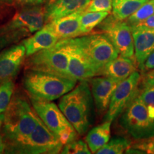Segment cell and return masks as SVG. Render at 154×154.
I'll return each mask as SVG.
<instances>
[{"label":"cell","instance_id":"obj_7","mask_svg":"<svg viewBox=\"0 0 154 154\" xmlns=\"http://www.w3.org/2000/svg\"><path fill=\"white\" fill-rule=\"evenodd\" d=\"M45 9L39 5L31 6L19 11L13 19L0 29L16 42L19 38L35 33L45 23Z\"/></svg>","mask_w":154,"mask_h":154},{"label":"cell","instance_id":"obj_32","mask_svg":"<svg viewBox=\"0 0 154 154\" xmlns=\"http://www.w3.org/2000/svg\"><path fill=\"white\" fill-rule=\"evenodd\" d=\"M45 0H17V3L23 7H31V6L40 5L44 2Z\"/></svg>","mask_w":154,"mask_h":154},{"label":"cell","instance_id":"obj_5","mask_svg":"<svg viewBox=\"0 0 154 154\" xmlns=\"http://www.w3.org/2000/svg\"><path fill=\"white\" fill-rule=\"evenodd\" d=\"M69 59V38L60 39L54 47L27 57L24 66L26 69L71 78L67 73Z\"/></svg>","mask_w":154,"mask_h":154},{"label":"cell","instance_id":"obj_2","mask_svg":"<svg viewBox=\"0 0 154 154\" xmlns=\"http://www.w3.org/2000/svg\"><path fill=\"white\" fill-rule=\"evenodd\" d=\"M78 81L40 71L26 69L23 85L30 99L51 101L72 90Z\"/></svg>","mask_w":154,"mask_h":154},{"label":"cell","instance_id":"obj_21","mask_svg":"<svg viewBox=\"0 0 154 154\" xmlns=\"http://www.w3.org/2000/svg\"><path fill=\"white\" fill-rule=\"evenodd\" d=\"M149 0H113L112 16L118 20L127 19Z\"/></svg>","mask_w":154,"mask_h":154},{"label":"cell","instance_id":"obj_23","mask_svg":"<svg viewBox=\"0 0 154 154\" xmlns=\"http://www.w3.org/2000/svg\"><path fill=\"white\" fill-rule=\"evenodd\" d=\"M131 143L126 138L115 137L96 151L97 154H121L126 151L131 147Z\"/></svg>","mask_w":154,"mask_h":154},{"label":"cell","instance_id":"obj_39","mask_svg":"<svg viewBox=\"0 0 154 154\" xmlns=\"http://www.w3.org/2000/svg\"><path fill=\"white\" fill-rule=\"evenodd\" d=\"M55 1H57V0H50L49 3H52V2H55Z\"/></svg>","mask_w":154,"mask_h":154},{"label":"cell","instance_id":"obj_27","mask_svg":"<svg viewBox=\"0 0 154 154\" xmlns=\"http://www.w3.org/2000/svg\"><path fill=\"white\" fill-rule=\"evenodd\" d=\"M138 96L145 103L154 119V86L144 83L143 89L138 92Z\"/></svg>","mask_w":154,"mask_h":154},{"label":"cell","instance_id":"obj_37","mask_svg":"<svg viewBox=\"0 0 154 154\" xmlns=\"http://www.w3.org/2000/svg\"><path fill=\"white\" fill-rule=\"evenodd\" d=\"M14 0H0V5H11Z\"/></svg>","mask_w":154,"mask_h":154},{"label":"cell","instance_id":"obj_11","mask_svg":"<svg viewBox=\"0 0 154 154\" xmlns=\"http://www.w3.org/2000/svg\"><path fill=\"white\" fill-rule=\"evenodd\" d=\"M140 81L141 75L138 72H136L119 83L111 97L103 121L112 122L121 114L128 103L138 95Z\"/></svg>","mask_w":154,"mask_h":154},{"label":"cell","instance_id":"obj_13","mask_svg":"<svg viewBox=\"0 0 154 154\" xmlns=\"http://www.w3.org/2000/svg\"><path fill=\"white\" fill-rule=\"evenodd\" d=\"M26 57V49L22 44L0 51V85L13 81L22 68Z\"/></svg>","mask_w":154,"mask_h":154},{"label":"cell","instance_id":"obj_28","mask_svg":"<svg viewBox=\"0 0 154 154\" xmlns=\"http://www.w3.org/2000/svg\"><path fill=\"white\" fill-rule=\"evenodd\" d=\"M113 0H91L85 9L86 11H112Z\"/></svg>","mask_w":154,"mask_h":154},{"label":"cell","instance_id":"obj_30","mask_svg":"<svg viewBox=\"0 0 154 154\" xmlns=\"http://www.w3.org/2000/svg\"><path fill=\"white\" fill-rule=\"evenodd\" d=\"M131 27L154 29V14L149 17V18L145 19V20L142 21V22L131 26Z\"/></svg>","mask_w":154,"mask_h":154},{"label":"cell","instance_id":"obj_19","mask_svg":"<svg viewBox=\"0 0 154 154\" xmlns=\"http://www.w3.org/2000/svg\"><path fill=\"white\" fill-rule=\"evenodd\" d=\"M91 0H57L49 3L45 9V22L67 16L76 11L85 10Z\"/></svg>","mask_w":154,"mask_h":154},{"label":"cell","instance_id":"obj_16","mask_svg":"<svg viewBox=\"0 0 154 154\" xmlns=\"http://www.w3.org/2000/svg\"><path fill=\"white\" fill-rule=\"evenodd\" d=\"M84 11H76L67 16L54 19L48 22V24L59 40L78 37L81 36V16Z\"/></svg>","mask_w":154,"mask_h":154},{"label":"cell","instance_id":"obj_18","mask_svg":"<svg viewBox=\"0 0 154 154\" xmlns=\"http://www.w3.org/2000/svg\"><path fill=\"white\" fill-rule=\"evenodd\" d=\"M59 40L47 23L33 36L23 40L22 43L26 49V57H27L41 50L54 47Z\"/></svg>","mask_w":154,"mask_h":154},{"label":"cell","instance_id":"obj_24","mask_svg":"<svg viewBox=\"0 0 154 154\" xmlns=\"http://www.w3.org/2000/svg\"><path fill=\"white\" fill-rule=\"evenodd\" d=\"M154 14V0H149L143 4L134 14L126 19L131 26L145 20Z\"/></svg>","mask_w":154,"mask_h":154},{"label":"cell","instance_id":"obj_34","mask_svg":"<svg viewBox=\"0 0 154 154\" xmlns=\"http://www.w3.org/2000/svg\"><path fill=\"white\" fill-rule=\"evenodd\" d=\"M144 83L154 86V76L150 74H148L147 76H146V80L145 82H144Z\"/></svg>","mask_w":154,"mask_h":154},{"label":"cell","instance_id":"obj_33","mask_svg":"<svg viewBox=\"0 0 154 154\" xmlns=\"http://www.w3.org/2000/svg\"><path fill=\"white\" fill-rule=\"evenodd\" d=\"M13 42H14V41L8 35L0 34V50L7 47L9 44L13 43Z\"/></svg>","mask_w":154,"mask_h":154},{"label":"cell","instance_id":"obj_10","mask_svg":"<svg viewBox=\"0 0 154 154\" xmlns=\"http://www.w3.org/2000/svg\"><path fill=\"white\" fill-rule=\"evenodd\" d=\"M99 27L111 40L119 55L136 61L132 29L126 21L118 20L111 15L100 23Z\"/></svg>","mask_w":154,"mask_h":154},{"label":"cell","instance_id":"obj_38","mask_svg":"<svg viewBox=\"0 0 154 154\" xmlns=\"http://www.w3.org/2000/svg\"><path fill=\"white\" fill-rule=\"evenodd\" d=\"M149 74H151V75H153V76H154V70H153L151 72H150V73H149Z\"/></svg>","mask_w":154,"mask_h":154},{"label":"cell","instance_id":"obj_4","mask_svg":"<svg viewBox=\"0 0 154 154\" xmlns=\"http://www.w3.org/2000/svg\"><path fill=\"white\" fill-rule=\"evenodd\" d=\"M120 115L119 125L133 139L144 140L154 138V119L138 95Z\"/></svg>","mask_w":154,"mask_h":154},{"label":"cell","instance_id":"obj_29","mask_svg":"<svg viewBox=\"0 0 154 154\" xmlns=\"http://www.w3.org/2000/svg\"><path fill=\"white\" fill-rule=\"evenodd\" d=\"M133 147L144 153L154 154V138L144 140V141L135 144Z\"/></svg>","mask_w":154,"mask_h":154},{"label":"cell","instance_id":"obj_12","mask_svg":"<svg viewBox=\"0 0 154 154\" xmlns=\"http://www.w3.org/2000/svg\"><path fill=\"white\" fill-rule=\"evenodd\" d=\"M69 59L67 73L77 81L89 80L98 76V72L84 54L76 38H69Z\"/></svg>","mask_w":154,"mask_h":154},{"label":"cell","instance_id":"obj_35","mask_svg":"<svg viewBox=\"0 0 154 154\" xmlns=\"http://www.w3.org/2000/svg\"><path fill=\"white\" fill-rule=\"evenodd\" d=\"M5 143H4L2 136V134H0V153H5Z\"/></svg>","mask_w":154,"mask_h":154},{"label":"cell","instance_id":"obj_8","mask_svg":"<svg viewBox=\"0 0 154 154\" xmlns=\"http://www.w3.org/2000/svg\"><path fill=\"white\" fill-rule=\"evenodd\" d=\"M76 41L96 69L99 76L101 69L119 56L112 42L104 33H96L76 37Z\"/></svg>","mask_w":154,"mask_h":154},{"label":"cell","instance_id":"obj_20","mask_svg":"<svg viewBox=\"0 0 154 154\" xmlns=\"http://www.w3.org/2000/svg\"><path fill=\"white\" fill-rule=\"evenodd\" d=\"M111 121H103V124L94 127L88 131L86 143L91 153H96L111 139Z\"/></svg>","mask_w":154,"mask_h":154},{"label":"cell","instance_id":"obj_22","mask_svg":"<svg viewBox=\"0 0 154 154\" xmlns=\"http://www.w3.org/2000/svg\"><path fill=\"white\" fill-rule=\"evenodd\" d=\"M108 11H86L82 14L80 19L81 36L91 32L109 16Z\"/></svg>","mask_w":154,"mask_h":154},{"label":"cell","instance_id":"obj_15","mask_svg":"<svg viewBox=\"0 0 154 154\" xmlns=\"http://www.w3.org/2000/svg\"><path fill=\"white\" fill-rule=\"evenodd\" d=\"M135 59L138 67L143 69L147 57L154 51V29L131 27Z\"/></svg>","mask_w":154,"mask_h":154},{"label":"cell","instance_id":"obj_14","mask_svg":"<svg viewBox=\"0 0 154 154\" xmlns=\"http://www.w3.org/2000/svg\"><path fill=\"white\" fill-rule=\"evenodd\" d=\"M89 82L96 109L99 113H106L111 97L119 82L104 76H94L90 79Z\"/></svg>","mask_w":154,"mask_h":154},{"label":"cell","instance_id":"obj_6","mask_svg":"<svg viewBox=\"0 0 154 154\" xmlns=\"http://www.w3.org/2000/svg\"><path fill=\"white\" fill-rule=\"evenodd\" d=\"M36 114L49 129L57 136L63 145L76 140L78 133L66 117L53 102L31 99Z\"/></svg>","mask_w":154,"mask_h":154},{"label":"cell","instance_id":"obj_31","mask_svg":"<svg viewBox=\"0 0 154 154\" xmlns=\"http://www.w3.org/2000/svg\"><path fill=\"white\" fill-rule=\"evenodd\" d=\"M153 70H154V51H152L151 54L147 57L142 69V71L144 72H150Z\"/></svg>","mask_w":154,"mask_h":154},{"label":"cell","instance_id":"obj_36","mask_svg":"<svg viewBox=\"0 0 154 154\" xmlns=\"http://www.w3.org/2000/svg\"><path fill=\"white\" fill-rule=\"evenodd\" d=\"M4 119H5V113H0V134H1L2 127V125H3Z\"/></svg>","mask_w":154,"mask_h":154},{"label":"cell","instance_id":"obj_26","mask_svg":"<svg viewBox=\"0 0 154 154\" xmlns=\"http://www.w3.org/2000/svg\"><path fill=\"white\" fill-rule=\"evenodd\" d=\"M61 153L63 154H90L91 151L86 142L75 140L63 146Z\"/></svg>","mask_w":154,"mask_h":154},{"label":"cell","instance_id":"obj_25","mask_svg":"<svg viewBox=\"0 0 154 154\" xmlns=\"http://www.w3.org/2000/svg\"><path fill=\"white\" fill-rule=\"evenodd\" d=\"M14 91L13 81H9L0 85V113H4L8 107Z\"/></svg>","mask_w":154,"mask_h":154},{"label":"cell","instance_id":"obj_17","mask_svg":"<svg viewBox=\"0 0 154 154\" xmlns=\"http://www.w3.org/2000/svg\"><path fill=\"white\" fill-rule=\"evenodd\" d=\"M138 68L136 61L119 54L116 59L109 61L101 69L99 76L109 77L121 82L137 72Z\"/></svg>","mask_w":154,"mask_h":154},{"label":"cell","instance_id":"obj_3","mask_svg":"<svg viewBox=\"0 0 154 154\" xmlns=\"http://www.w3.org/2000/svg\"><path fill=\"white\" fill-rule=\"evenodd\" d=\"M92 94L87 80L80 81L72 90L61 97L59 107L79 135H84L90 126Z\"/></svg>","mask_w":154,"mask_h":154},{"label":"cell","instance_id":"obj_1","mask_svg":"<svg viewBox=\"0 0 154 154\" xmlns=\"http://www.w3.org/2000/svg\"><path fill=\"white\" fill-rule=\"evenodd\" d=\"M38 116L32 104L24 94L14 93L5 111L1 134L5 143V153H13L25 138L32 134Z\"/></svg>","mask_w":154,"mask_h":154},{"label":"cell","instance_id":"obj_9","mask_svg":"<svg viewBox=\"0 0 154 154\" xmlns=\"http://www.w3.org/2000/svg\"><path fill=\"white\" fill-rule=\"evenodd\" d=\"M64 146L38 117L33 131L23 140L13 153L56 154L60 153Z\"/></svg>","mask_w":154,"mask_h":154}]
</instances>
